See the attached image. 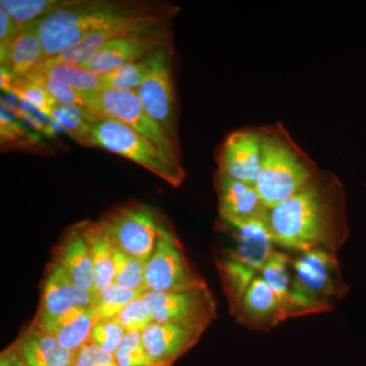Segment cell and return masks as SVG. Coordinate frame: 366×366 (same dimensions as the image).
<instances>
[{
    "mask_svg": "<svg viewBox=\"0 0 366 366\" xmlns=\"http://www.w3.org/2000/svg\"><path fill=\"white\" fill-rule=\"evenodd\" d=\"M155 4L118 1H78L34 23L46 59L59 56L88 36Z\"/></svg>",
    "mask_w": 366,
    "mask_h": 366,
    "instance_id": "3957f363",
    "label": "cell"
},
{
    "mask_svg": "<svg viewBox=\"0 0 366 366\" xmlns=\"http://www.w3.org/2000/svg\"><path fill=\"white\" fill-rule=\"evenodd\" d=\"M177 6H171L168 4H155L150 9L134 14L92 34L78 45L61 53L59 56L49 59L54 62H66V64L81 66L112 41L122 37L137 29L165 23L177 13Z\"/></svg>",
    "mask_w": 366,
    "mask_h": 366,
    "instance_id": "7c38bea8",
    "label": "cell"
},
{
    "mask_svg": "<svg viewBox=\"0 0 366 366\" xmlns=\"http://www.w3.org/2000/svg\"><path fill=\"white\" fill-rule=\"evenodd\" d=\"M115 319L127 332H144L154 322L150 305L144 295L132 300Z\"/></svg>",
    "mask_w": 366,
    "mask_h": 366,
    "instance_id": "d6a6232c",
    "label": "cell"
},
{
    "mask_svg": "<svg viewBox=\"0 0 366 366\" xmlns=\"http://www.w3.org/2000/svg\"><path fill=\"white\" fill-rule=\"evenodd\" d=\"M74 366H117L114 355L88 342L76 353Z\"/></svg>",
    "mask_w": 366,
    "mask_h": 366,
    "instance_id": "d590c367",
    "label": "cell"
},
{
    "mask_svg": "<svg viewBox=\"0 0 366 366\" xmlns=\"http://www.w3.org/2000/svg\"><path fill=\"white\" fill-rule=\"evenodd\" d=\"M346 291L334 252L314 249L291 259L290 301L295 317L329 312Z\"/></svg>",
    "mask_w": 366,
    "mask_h": 366,
    "instance_id": "277c9868",
    "label": "cell"
},
{
    "mask_svg": "<svg viewBox=\"0 0 366 366\" xmlns=\"http://www.w3.org/2000/svg\"><path fill=\"white\" fill-rule=\"evenodd\" d=\"M144 293L113 283L97 295L95 307L99 319H115L127 305Z\"/></svg>",
    "mask_w": 366,
    "mask_h": 366,
    "instance_id": "f546056e",
    "label": "cell"
},
{
    "mask_svg": "<svg viewBox=\"0 0 366 366\" xmlns=\"http://www.w3.org/2000/svg\"><path fill=\"white\" fill-rule=\"evenodd\" d=\"M86 146L99 147L139 164L172 187L185 177L182 164L168 157L147 137L117 120L98 117L92 124Z\"/></svg>",
    "mask_w": 366,
    "mask_h": 366,
    "instance_id": "5b68a950",
    "label": "cell"
},
{
    "mask_svg": "<svg viewBox=\"0 0 366 366\" xmlns=\"http://www.w3.org/2000/svg\"><path fill=\"white\" fill-rule=\"evenodd\" d=\"M84 235L90 245L96 274V293L114 283L112 240L101 223L85 224Z\"/></svg>",
    "mask_w": 366,
    "mask_h": 366,
    "instance_id": "603a6c76",
    "label": "cell"
},
{
    "mask_svg": "<svg viewBox=\"0 0 366 366\" xmlns=\"http://www.w3.org/2000/svg\"><path fill=\"white\" fill-rule=\"evenodd\" d=\"M259 132L262 169L255 189L271 209L305 189L320 170L281 125L262 127Z\"/></svg>",
    "mask_w": 366,
    "mask_h": 366,
    "instance_id": "7a4b0ae2",
    "label": "cell"
},
{
    "mask_svg": "<svg viewBox=\"0 0 366 366\" xmlns=\"http://www.w3.org/2000/svg\"><path fill=\"white\" fill-rule=\"evenodd\" d=\"M169 45L166 41L149 55L150 71L136 94L144 112L174 143L178 144L177 108Z\"/></svg>",
    "mask_w": 366,
    "mask_h": 366,
    "instance_id": "9c48e42d",
    "label": "cell"
},
{
    "mask_svg": "<svg viewBox=\"0 0 366 366\" xmlns=\"http://www.w3.org/2000/svg\"><path fill=\"white\" fill-rule=\"evenodd\" d=\"M233 315L252 330L272 329L291 319L287 305L259 274L245 291Z\"/></svg>",
    "mask_w": 366,
    "mask_h": 366,
    "instance_id": "5bb4252c",
    "label": "cell"
},
{
    "mask_svg": "<svg viewBox=\"0 0 366 366\" xmlns=\"http://www.w3.org/2000/svg\"><path fill=\"white\" fill-rule=\"evenodd\" d=\"M112 242L127 254L147 262L168 226L157 212L146 204H132L112 211L101 220Z\"/></svg>",
    "mask_w": 366,
    "mask_h": 366,
    "instance_id": "52a82bcc",
    "label": "cell"
},
{
    "mask_svg": "<svg viewBox=\"0 0 366 366\" xmlns=\"http://www.w3.org/2000/svg\"><path fill=\"white\" fill-rule=\"evenodd\" d=\"M167 39V29L163 23L144 26L108 43L81 66L102 76L146 59Z\"/></svg>",
    "mask_w": 366,
    "mask_h": 366,
    "instance_id": "8fae6325",
    "label": "cell"
},
{
    "mask_svg": "<svg viewBox=\"0 0 366 366\" xmlns=\"http://www.w3.org/2000/svg\"><path fill=\"white\" fill-rule=\"evenodd\" d=\"M113 355L117 366H155L144 349L142 332H127Z\"/></svg>",
    "mask_w": 366,
    "mask_h": 366,
    "instance_id": "1f68e13d",
    "label": "cell"
},
{
    "mask_svg": "<svg viewBox=\"0 0 366 366\" xmlns=\"http://www.w3.org/2000/svg\"><path fill=\"white\" fill-rule=\"evenodd\" d=\"M112 245L115 271L114 283L132 290L146 293L144 271H146L147 262L127 254L113 242Z\"/></svg>",
    "mask_w": 366,
    "mask_h": 366,
    "instance_id": "83f0119b",
    "label": "cell"
},
{
    "mask_svg": "<svg viewBox=\"0 0 366 366\" xmlns=\"http://www.w3.org/2000/svg\"><path fill=\"white\" fill-rule=\"evenodd\" d=\"M206 330L154 322L142 332L147 353L155 366H172L190 350Z\"/></svg>",
    "mask_w": 366,
    "mask_h": 366,
    "instance_id": "e0dca14e",
    "label": "cell"
},
{
    "mask_svg": "<svg viewBox=\"0 0 366 366\" xmlns=\"http://www.w3.org/2000/svg\"><path fill=\"white\" fill-rule=\"evenodd\" d=\"M78 0H1L0 9L16 21L21 31Z\"/></svg>",
    "mask_w": 366,
    "mask_h": 366,
    "instance_id": "d4e9b609",
    "label": "cell"
},
{
    "mask_svg": "<svg viewBox=\"0 0 366 366\" xmlns=\"http://www.w3.org/2000/svg\"><path fill=\"white\" fill-rule=\"evenodd\" d=\"M154 322L207 330L216 319L217 303L208 286L180 292L144 293Z\"/></svg>",
    "mask_w": 366,
    "mask_h": 366,
    "instance_id": "30bf717a",
    "label": "cell"
},
{
    "mask_svg": "<svg viewBox=\"0 0 366 366\" xmlns=\"http://www.w3.org/2000/svg\"><path fill=\"white\" fill-rule=\"evenodd\" d=\"M32 72L42 74L47 78L57 79L81 94L92 93L102 89L101 76L78 64L54 62L52 60L46 59Z\"/></svg>",
    "mask_w": 366,
    "mask_h": 366,
    "instance_id": "cb8c5ba5",
    "label": "cell"
},
{
    "mask_svg": "<svg viewBox=\"0 0 366 366\" xmlns=\"http://www.w3.org/2000/svg\"><path fill=\"white\" fill-rule=\"evenodd\" d=\"M224 225L229 228L234 240V247L233 249H224L222 254L259 274L262 267L276 250L274 249L276 243L269 229L268 219L236 225L224 223Z\"/></svg>",
    "mask_w": 366,
    "mask_h": 366,
    "instance_id": "2e32d148",
    "label": "cell"
},
{
    "mask_svg": "<svg viewBox=\"0 0 366 366\" xmlns=\"http://www.w3.org/2000/svg\"><path fill=\"white\" fill-rule=\"evenodd\" d=\"M268 224L282 249L337 254L349 236L345 189L336 175L319 171L305 189L269 209Z\"/></svg>",
    "mask_w": 366,
    "mask_h": 366,
    "instance_id": "6da1fadb",
    "label": "cell"
},
{
    "mask_svg": "<svg viewBox=\"0 0 366 366\" xmlns=\"http://www.w3.org/2000/svg\"><path fill=\"white\" fill-rule=\"evenodd\" d=\"M219 172L226 177L257 184L262 169V137L259 129L232 132L222 144L218 156Z\"/></svg>",
    "mask_w": 366,
    "mask_h": 366,
    "instance_id": "4fadbf2b",
    "label": "cell"
},
{
    "mask_svg": "<svg viewBox=\"0 0 366 366\" xmlns=\"http://www.w3.org/2000/svg\"><path fill=\"white\" fill-rule=\"evenodd\" d=\"M50 117L67 134L86 146L91 125L99 117L81 106H56Z\"/></svg>",
    "mask_w": 366,
    "mask_h": 366,
    "instance_id": "4316f807",
    "label": "cell"
},
{
    "mask_svg": "<svg viewBox=\"0 0 366 366\" xmlns=\"http://www.w3.org/2000/svg\"><path fill=\"white\" fill-rule=\"evenodd\" d=\"M124 327L117 319L99 320L92 331L90 341L102 350L114 353L124 340Z\"/></svg>",
    "mask_w": 366,
    "mask_h": 366,
    "instance_id": "e575fe53",
    "label": "cell"
},
{
    "mask_svg": "<svg viewBox=\"0 0 366 366\" xmlns=\"http://www.w3.org/2000/svg\"><path fill=\"white\" fill-rule=\"evenodd\" d=\"M96 300L97 295L76 285L55 262L46 278L38 317H59L72 308L95 307Z\"/></svg>",
    "mask_w": 366,
    "mask_h": 366,
    "instance_id": "ac0fdd59",
    "label": "cell"
},
{
    "mask_svg": "<svg viewBox=\"0 0 366 366\" xmlns=\"http://www.w3.org/2000/svg\"><path fill=\"white\" fill-rule=\"evenodd\" d=\"M144 279L147 292H180L208 286L190 266L182 244L169 227L164 229L147 262Z\"/></svg>",
    "mask_w": 366,
    "mask_h": 366,
    "instance_id": "ba28073f",
    "label": "cell"
},
{
    "mask_svg": "<svg viewBox=\"0 0 366 366\" xmlns=\"http://www.w3.org/2000/svg\"><path fill=\"white\" fill-rule=\"evenodd\" d=\"M45 60L42 42L32 24L21 30L20 35L14 41L4 66L16 81L35 71Z\"/></svg>",
    "mask_w": 366,
    "mask_h": 366,
    "instance_id": "7402d4cb",
    "label": "cell"
},
{
    "mask_svg": "<svg viewBox=\"0 0 366 366\" xmlns=\"http://www.w3.org/2000/svg\"><path fill=\"white\" fill-rule=\"evenodd\" d=\"M150 71L149 56L101 76L102 89L137 92Z\"/></svg>",
    "mask_w": 366,
    "mask_h": 366,
    "instance_id": "f1b7e54d",
    "label": "cell"
},
{
    "mask_svg": "<svg viewBox=\"0 0 366 366\" xmlns=\"http://www.w3.org/2000/svg\"><path fill=\"white\" fill-rule=\"evenodd\" d=\"M39 84L47 92L48 95L52 98L57 106H81L84 107L83 94L74 90L71 86L57 81V79L47 78L42 74L31 72L25 76Z\"/></svg>",
    "mask_w": 366,
    "mask_h": 366,
    "instance_id": "836d02e7",
    "label": "cell"
},
{
    "mask_svg": "<svg viewBox=\"0 0 366 366\" xmlns=\"http://www.w3.org/2000/svg\"><path fill=\"white\" fill-rule=\"evenodd\" d=\"M13 346L26 366H74L76 358L52 335L34 326Z\"/></svg>",
    "mask_w": 366,
    "mask_h": 366,
    "instance_id": "ffe728a7",
    "label": "cell"
},
{
    "mask_svg": "<svg viewBox=\"0 0 366 366\" xmlns=\"http://www.w3.org/2000/svg\"><path fill=\"white\" fill-rule=\"evenodd\" d=\"M99 320L95 307H76L59 317H37L33 326L52 335L67 351L76 353L90 341Z\"/></svg>",
    "mask_w": 366,
    "mask_h": 366,
    "instance_id": "d6986e66",
    "label": "cell"
},
{
    "mask_svg": "<svg viewBox=\"0 0 366 366\" xmlns=\"http://www.w3.org/2000/svg\"><path fill=\"white\" fill-rule=\"evenodd\" d=\"M72 281L86 289L89 292L96 293V274L90 245L86 242L83 231H71L61 243L57 261Z\"/></svg>",
    "mask_w": 366,
    "mask_h": 366,
    "instance_id": "44dd1931",
    "label": "cell"
},
{
    "mask_svg": "<svg viewBox=\"0 0 366 366\" xmlns=\"http://www.w3.org/2000/svg\"><path fill=\"white\" fill-rule=\"evenodd\" d=\"M9 91L13 92L14 95L24 102L49 117L57 106L42 86L28 78L14 81Z\"/></svg>",
    "mask_w": 366,
    "mask_h": 366,
    "instance_id": "4dcf8cb0",
    "label": "cell"
},
{
    "mask_svg": "<svg viewBox=\"0 0 366 366\" xmlns=\"http://www.w3.org/2000/svg\"><path fill=\"white\" fill-rule=\"evenodd\" d=\"M83 101L84 107L97 117L117 120L127 125L156 144L168 157L182 163L178 144L144 112L136 92L101 89L83 94Z\"/></svg>",
    "mask_w": 366,
    "mask_h": 366,
    "instance_id": "8992f818",
    "label": "cell"
},
{
    "mask_svg": "<svg viewBox=\"0 0 366 366\" xmlns=\"http://www.w3.org/2000/svg\"><path fill=\"white\" fill-rule=\"evenodd\" d=\"M21 32L16 21L6 11L0 9V60L1 66L6 62L9 48Z\"/></svg>",
    "mask_w": 366,
    "mask_h": 366,
    "instance_id": "8d00e7d4",
    "label": "cell"
},
{
    "mask_svg": "<svg viewBox=\"0 0 366 366\" xmlns=\"http://www.w3.org/2000/svg\"><path fill=\"white\" fill-rule=\"evenodd\" d=\"M0 366H26L21 360L20 354L14 349V346L9 347L2 351L0 356Z\"/></svg>",
    "mask_w": 366,
    "mask_h": 366,
    "instance_id": "74e56055",
    "label": "cell"
},
{
    "mask_svg": "<svg viewBox=\"0 0 366 366\" xmlns=\"http://www.w3.org/2000/svg\"><path fill=\"white\" fill-rule=\"evenodd\" d=\"M291 257L290 255L279 250H274L262 267L259 276L269 284L274 292L287 305L291 317L293 314L290 301L291 288Z\"/></svg>",
    "mask_w": 366,
    "mask_h": 366,
    "instance_id": "484cf974",
    "label": "cell"
},
{
    "mask_svg": "<svg viewBox=\"0 0 366 366\" xmlns=\"http://www.w3.org/2000/svg\"><path fill=\"white\" fill-rule=\"evenodd\" d=\"M216 189L219 213L224 223L236 225L268 219L269 209L262 203L254 185L237 182L218 172Z\"/></svg>",
    "mask_w": 366,
    "mask_h": 366,
    "instance_id": "9a60e30c",
    "label": "cell"
}]
</instances>
